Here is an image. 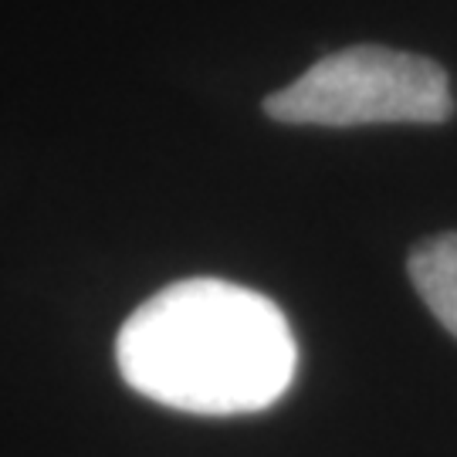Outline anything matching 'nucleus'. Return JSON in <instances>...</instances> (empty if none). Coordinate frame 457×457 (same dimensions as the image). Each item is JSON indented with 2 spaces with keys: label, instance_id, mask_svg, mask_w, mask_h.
Returning <instances> with one entry per match:
<instances>
[{
  "label": "nucleus",
  "instance_id": "obj_1",
  "mask_svg": "<svg viewBox=\"0 0 457 457\" xmlns=\"http://www.w3.org/2000/svg\"><path fill=\"white\" fill-rule=\"evenodd\" d=\"M115 362L153 403L234 417L268 410L288 393L298 345L268 295L220 278H187L126 319Z\"/></svg>",
  "mask_w": 457,
  "mask_h": 457
},
{
  "label": "nucleus",
  "instance_id": "obj_2",
  "mask_svg": "<svg viewBox=\"0 0 457 457\" xmlns=\"http://www.w3.org/2000/svg\"><path fill=\"white\" fill-rule=\"evenodd\" d=\"M264 112L292 126L444 122L454 96L444 68L410 51L360 45L322 62L264 98Z\"/></svg>",
  "mask_w": 457,
  "mask_h": 457
},
{
  "label": "nucleus",
  "instance_id": "obj_3",
  "mask_svg": "<svg viewBox=\"0 0 457 457\" xmlns=\"http://www.w3.org/2000/svg\"><path fill=\"white\" fill-rule=\"evenodd\" d=\"M410 281L430 315L457 339V234L430 237L410 254Z\"/></svg>",
  "mask_w": 457,
  "mask_h": 457
}]
</instances>
